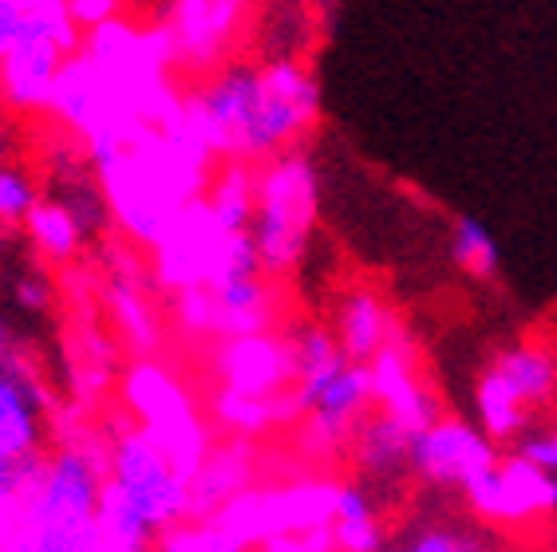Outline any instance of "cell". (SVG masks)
Here are the masks:
<instances>
[{
	"mask_svg": "<svg viewBox=\"0 0 557 552\" xmlns=\"http://www.w3.org/2000/svg\"><path fill=\"white\" fill-rule=\"evenodd\" d=\"M190 127L225 162L277 159L321 115V84L309 67L281 55L269 64L218 67L183 96Z\"/></svg>",
	"mask_w": 557,
	"mask_h": 552,
	"instance_id": "obj_1",
	"label": "cell"
},
{
	"mask_svg": "<svg viewBox=\"0 0 557 552\" xmlns=\"http://www.w3.org/2000/svg\"><path fill=\"white\" fill-rule=\"evenodd\" d=\"M210 162L214 154L190 127L186 103H178L159 127H139L115 154L96 162L108 217L127 241L154 249L174 217L206 198L214 178Z\"/></svg>",
	"mask_w": 557,
	"mask_h": 552,
	"instance_id": "obj_2",
	"label": "cell"
},
{
	"mask_svg": "<svg viewBox=\"0 0 557 552\" xmlns=\"http://www.w3.org/2000/svg\"><path fill=\"white\" fill-rule=\"evenodd\" d=\"M96 520L111 552H150L162 532L190 520V481L139 426L111 438Z\"/></svg>",
	"mask_w": 557,
	"mask_h": 552,
	"instance_id": "obj_3",
	"label": "cell"
},
{
	"mask_svg": "<svg viewBox=\"0 0 557 552\" xmlns=\"http://www.w3.org/2000/svg\"><path fill=\"white\" fill-rule=\"evenodd\" d=\"M108 454L64 442L44 457L21 505L0 529V552H99V489Z\"/></svg>",
	"mask_w": 557,
	"mask_h": 552,
	"instance_id": "obj_4",
	"label": "cell"
},
{
	"mask_svg": "<svg viewBox=\"0 0 557 552\" xmlns=\"http://www.w3.org/2000/svg\"><path fill=\"white\" fill-rule=\"evenodd\" d=\"M293 351V391L305 418V447L341 450L356 418L375 403L372 375L352 363L324 324H297L285 336Z\"/></svg>",
	"mask_w": 557,
	"mask_h": 552,
	"instance_id": "obj_5",
	"label": "cell"
},
{
	"mask_svg": "<svg viewBox=\"0 0 557 552\" xmlns=\"http://www.w3.org/2000/svg\"><path fill=\"white\" fill-rule=\"evenodd\" d=\"M154 256V280L166 292L186 288H214L225 280H246L261 276L258 249L249 234H230L214 217V210L198 198L171 222V229L150 249Z\"/></svg>",
	"mask_w": 557,
	"mask_h": 552,
	"instance_id": "obj_6",
	"label": "cell"
},
{
	"mask_svg": "<svg viewBox=\"0 0 557 552\" xmlns=\"http://www.w3.org/2000/svg\"><path fill=\"white\" fill-rule=\"evenodd\" d=\"M317 222V171L309 154L285 150L258 171V202L249 222V241L258 249L261 276L293 273L309 249V229Z\"/></svg>",
	"mask_w": 557,
	"mask_h": 552,
	"instance_id": "obj_7",
	"label": "cell"
},
{
	"mask_svg": "<svg viewBox=\"0 0 557 552\" xmlns=\"http://www.w3.org/2000/svg\"><path fill=\"white\" fill-rule=\"evenodd\" d=\"M123 406L135 414V426L171 457V466L194 481L214 442L206 426L198 399L186 391V382L159 360H135L123 372Z\"/></svg>",
	"mask_w": 557,
	"mask_h": 552,
	"instance_id": "obj_8",
	"label": "cell"
},
{
	"mask_svg": "<svg viewBox=\"0 0 557 552\" xmlns=\"http://www.w3.org/2000/svg\"><path fill=\"white\" fill-rule=\"evenodd\" d=\"M79 48H84V33L72 24L67 4L44 0L40 28L0 60V106H9L12 115L48 111L55 79Z\"/></svg>",
	"mask_w": 557,
	"mask_h": 552,
	"instance_id": "obj_9",
	"label": "cell"
},
{
	"mask_svg": "<svg viewBox=\"0 0 557 552\" xmlns=\"http://www.w3.org/2000/svg\"><path fill=\"white\" fill-rule=\"evenodd\" d=\"M171 309L178 328L198 340H237V336H261L277 319V297L269 276L225 280L214 288H186L174 292Z\"/></svg>",
	"mask_w": 557,
	"mask_h": 552,
	"instance_id": "obj_10",
	"label": "cell"
},
{
	"mask_svg": "<svg viewBox=\"0 0 557 552\" xmlns=\"http://www.w3.org/2000/svg\"><path fill=\"white\" fill-rule=\"evenodd\" d=\"M498 466V447L467 418L443 414L440 423L411 435V474L440 489H467Z\"/></svg>",
	"mask_w": 557,
	"mask_h": 552,
	"instance_id": "obj_11",
	"label": "cell"
},
{
	"mask_svg": "<svg viewBox=\"0 0 557 552\" xmlns=\"http://www.w3.org/2000/svg\"><path fill=\"white\" fill-rule=\"evenodd\" d=\"M218 391L249 394V399H277L293 391V351L285 336L261 331V336H237L218 340L206 351Z\"/></svg>",
	"mask_w": 557,
	"mask_h": 552,
	"instance_id": "obj_12",
	"label": "cell"
},
{
	"mask_svg": "<svg viewBox=\"0 0 557 552\" xmlns=\"http://www.w3.org/2000/svg\"><path fill=\"white\" fill-rule=\"evenodd\" d=\"M471 510L494 525H522V520L557 513V478L530 466L525 457H498L491 474L467 489Z\"/></svg>",
	"mask_w": 557,
	"mask_h": 552,
	"instance_id": "obj_13",
	"label": "cell"
},
{
	"mask_svg": "<svg viewBox=\"0 0 557 552\" xmlns=\"http://www.w3.org/2000/svg\"><path fill=\"white\" fill-rule=\"evenodd\" d=\"M242 24L246 4L237 0H178L166 16L174 36V64L190 72H218Z\"/></svg>",
	"mask_w": 557,
	"mask_h": 552,
	"instance_id": "obj_14",
	"label": "cell"
},
{
	"mask_svg": "<svg viewBox=\"0 0 557 552\" xmlns=\"http://www.w3.org/2000/svg\"><path fill=\"white\" fill-rule=\"evenodd\" d=\"M368 375H372V399L380 403V411L392 423L404 426L408 435H419V430H428L431 423L443 418L440 399L419 379L416 355H411V343L404 340V331L368 363Z\"/></svg>",
	"mask_w": 557,
	"mask_h": 552,
	"instance_id": "obj_15",
	"label": "cell"
},
{
	"mask_svg": "<svg viewBox=\"0 0 557 552\" xmlns=\"http://www.w3.org/2000/svg\"><path fill=\"white\" fill-rule=\"evenodd\" d=\"M333 336L348 360L368 367L399 336V324L375 288H348L341 304H336Z\"/></svg>",
	"mask_w": 557,
	"mask_h": 552,
	"instance_id": "obj_16",
	"label": "cell"
},
{
	"mask_svg": "<svg viewBox=\"0 0 557 552\" xmlns=\"http://www.w3.org/2000/svg\"><path fill=\"white\" fill-rule=\"evenodd\" d=\"M253 489V450L246 438H230L210 450L190 481V520H210L225 501Z\"/></svg>",
	"mask_w": 557,
	"mask_h": 552,
	"instance_id": "obj_17",
	"label": "cell"
},
{
	"mask_svg": "<svg viewBox=\"0 0 557 552\" xmlns=\"http://www.w3.org/2000/svg\"><path fill=\"white\" fill-rule=\"evenodd\" d=\"M210 411H214V418L230 430V435L246 438V442L249 438L265 435V430H273V426L300 418L297 391H285V394H277V399H249V394L214 391Z\"/></svg>",
	"mask_w": 557,
	"mask_h": 552,
	"instance_id": "obj_18",
	"label": "cell"
},
{
	"mask_svg": "<svg viewBox=\"0 0 557 552\" xmlns=\"http://www.w3.org/2000/svg\"><path fill=\"white\" fill-rule=\"evenodd\" d=\"M352 454L364 474L380 481H396L411 469V435L399 423H392L387 414H380V418L356 426Z\"/></svg>",
	"mask_w": 557,
	"mask_h": 552,
	"instance_id": "obj_19",
	"label": "cell"
},
{
	"mask_svg": "<svg viewBox=\"0 0 557 552\" xmlns=\"http://www.w3.org/2000/svg\"><path fill=\"white\" fill-rule=\"evenodd\" d=\"M491 367L510 382V391L522 399L525 411L554 399V391H557L554 351L537 348V343H515V348H506Z\"/></svg>",
	"mask_w": 557,
	"mask_h": 552,
	"instance_id": "obj_20",
	"label": "cell"
},
{
	"mask_svg": "<svg viewBox=\"0 0 557 552\" xmlns=\"http://www.w3.org/2000/svg\"><path fill=\"white\" fill-rule=\"evenodd\" d=\"M333 478H300L293 486H277L281 505V537H305L312 529H329L336 513Z\"/></svg>",
	"mask_w": 557,
	"mask_h": 552,
	"instance_id": "obj_21",
	"label": "cell"
},
{
	"mask_svg": "<svg viewBox=\"0 0 557 552\" xmlns=\"http://www.w3.org/2000/svg\"><path fill=\"white\" fill-rule=\"evenodd\" d=\"M253 202H258V166L253 162H225L222 171H214L206 205L214 210V217L230 234H249Z\"/></svg>",
	"mask_w": 557,
	"mask_h": 552,
	"instance_id": "obj_22",
	"label": "cell"
},
{
	"mask_svg": "<svg viewBox=\"0 0 557 552\" xmlns=\"http://www.w3.org/2000/svg\"><path fill=\"white\" fill-rule=\"evenodd\" d=\"M336 552H384V529L375 517V505L360 481L336 486V513H333Z\"/></svg>",
	"mask_w": 557,
	"mask_h": 552,
	"instance_id": "obj_23",
	"label": "cell"
},
{
	"mask_svg": "<svg viewBox=\"0 0 557 552\" xmlns=\"http://www.w3.org/2000/svg\"><path fill=\"white\" fill-rule=\"evenodd\" d=\"M474 414H479V430L491 438L494 447L525 435V426H530L525 423L530 411H525L522 399L510 391V382L494 372V367H486L479 375V382H474Z\"/></svg>",
	"mask_w": 557,
	"mask_h": 552,
	"instance_id": "obj_24",
	"label": "cell"
},
{
	"mask_svg": "<svg viewBox=\"0 0 557 552\" xmlns=\"http://www.w3.org/2000/svg\"><path fill=\"white\" fill-rule=\"evenodd\" d=\"M111 304H115V316H119V324H123V331H127L131 348L139 351L143 360H150V351H159V343H162V331H159V316H154V309L147 304V297H143L131 280H119V285H111Z\"/></svg>",
	"mask_w": 557,
	"mask_h": 552,
	"instance_id": "obj_25",
	"label": "cell"
},
{
	"mask_svg": "<svg viewBox=\"0 0 557 552\" xmlns=\"http://www.w3.org/2000/svg\"><path fill=\"white\" fill-rule=\"evenodd\" d=\"M450 249H455V261H459L462 273L479 276V280H491L498 273V244H494L491 229H486L479 217L462 213L450 225Z\"/></svg>",
	"mask_w": 557,
	"mask_h": 552,
	"instance_id": "obj_26",
	"label": "cell"
},
{
	"mask_svg": "<svg viewBox=\"0 0 557 552\" xmlns=\"http://www.w3.org/2000/svg\"><path fill=\"white\" fill-rule=\"evenodd\" d=\"M24 225H28V237H33L36 249H40L44 256H52V261L75 256V249H79V241H84L79 225L67 217V210H60V205L48 202V198H40V205L28 213V222Z\"/></svg>",
	"mask_w": 557,
	"mask_h": 552,
	"instance_id": "obj_27",
	"label": "cell"
},
{
	"mask_svg": "<svg viewBox=\"0 0 557 552\" xmlns=\"http://www.w3.org/2000/svg\"><path fill=\"white\" fill-rule=\"evenodd\" d=\"M150 552H242L214 520H183L166 529Z\"/></svg>",
	"mask_w": 557,
	"mask_h": 552,
	"instance_id": "obj_28",
	"label": "cell"
},
{
	"mask_svg": "<svg viewBox=\"0 0 557 552\" xmlns=\"http://www.w3.org/2000/svg\"><path fill=\"white\" fill-rule=\"evenodd\" d=\"M36 205H40L36 181L28 178L21 166H0V222L24 225Z\"/></svg>",
	"mask_w": 557,
	"mask_h": 552,
	"instance_id": "obj_29",
	"label": "cell"
},
{
	"mask_svg": "<svg viewBox=\"0 0 557 552\" xmlns=\"http://www.w3.org/2000/svg\"><path fill=\"white\" fill-rule=\"evenodd\" d=\"M44 21V0H0V60L21 48Z\"/></svg>",
	"mask_w": 557,
	"mask_h": 552,
	"instance_id": "obj_30",
	"label": "cell"
},
{
	"mask_svg": "<svg viewBox=\"0 0 557 552\" xmlns=\"http://www.w3.org/2000/svg\"><path fill=\"white\" fill-rule=\"evenodd\" d=\"M384 552H483V544L474 541L471 532L447 529V525H431V529L411 532L408 541Z\"/></svg>",
	"mask_w": 557,
	"mask_h": 552,
	"instance_id": "obj_31",
	"label": "cell"
},
{
	"mask_svg": "<svg viewBox=\"0 0 557 552\" xmlns=\"http://www.w3.org/2000/svg\"><path fill=\"white\" fill-rule=\"evenodd\" d=\"M518 457H525L530 466H537L542 474L557 478V426L554 430H534V435H522L515 450Z\"/></svg>",
	"mask_w": 557,
	"mask_h": 552,
	"instance_id": "obj_32",
	"label": "cell"
},
{
	"mask_svg": "<svg viewBox=\"0 0 557 552\" xmlns=\"http://www.w3.org/2000/svg\"><path fill=\"white\" fill-rule=\"evenodd\" d=\"M67 16L79 33H91L99 24H108L119 16V0H67Z\"/></svg>",
	"mask_w": 557,
	"mask_h": 552,
	"instance_id": "obj_33",
	"label": "cell"
},
{
	"mask_svg": "<svg viewBox=\"0 0 557 552\" xmlns=\"http://www.w3.org/2000/svg\"><path fill=\"white\" fill-rule=\"evenodd\" d=\"M16 300H21L28 312H44V309H48V285H44L36 273H28V280H21V285H16Z\"/></svg>",
	"mask_w": 557,
	"mask_h": 552,
	"instance_id": "obj_34",
	"label": "cell"
},
{
	"mask_svg": "<svg viewBox=\"0 0 557 552\" xmlns=\"http://www.w3.org/2000/svg\"><path fill=\"white\" fill-rule=\"evenodd\" d=\"M0 372H24L21 355H16V343H12L4 324H0Z\"/></svg>",
	"mask_w": 557,
	"mask_h": 552,
	"instance_id": "obj_35",
	"label": "cell"
},
{
	"mask_svg": "<svg viewBox=\"0 0 557 552\" xmlns=\"http://www.w3.org/2000/svg\"><path fill=\"white\" fill-rule=\"evenodd\" d=\"M258 552H309V549H305V541H300V537H269Z\"/></svg>",
	"mask_w": 557,
	"mask_h": 552,
	"instance_id": "obj_36",
	"label": "cell"
}]
</instances>
